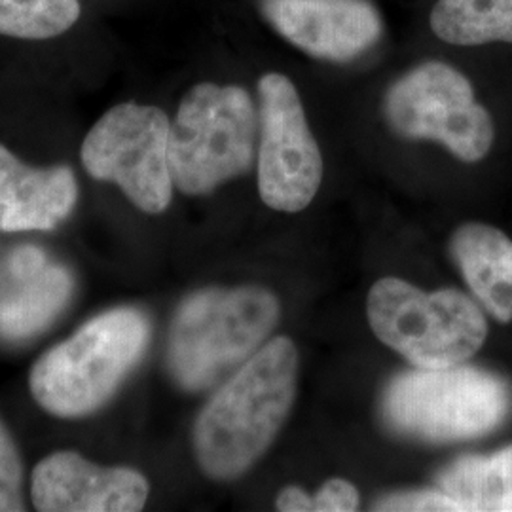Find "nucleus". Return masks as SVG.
<instances>
[{
    "mask_svg": "<svg viewBox=\"0 0 512 512\" xmlns=\"http://www.w3.org/2000/svg\"><path fill=\"white\" fill-rule=\"evenodd\" d=\"M298 384V351L277 336L256 349L205 404L194 425V452L217 480L243 475L289 418Z\"/></svg>",
    "mask_w": 512,
    "mask_h": 512,
    "instance_id": "f257e3e1",
    "label": "nucleus"
},
{
    "mask_svg": "<svg viewBox=\"0 0 512 512\" xmlns=\"http://www.w3.org/2000/svg\"><path fill=\"white\" fill-rule=\"evenodd\" d=\"M143 311H105L46 351L29 378L31 393L57 418H82L109 401L147 349Z\"/></svg>",
    "mask_w": 512,
    "mask_h": 512,
    "instance_id": "f03ea898",
    "label": "nucleus"
},
{
    "mask_svg": "<svg viewBox=\"0 0 512 512\" xmlns=\"http://www.w3.org/2000/svg\"><path fill=\"white\" fill-rule=\"evenodd\" d=\"M279 319V302L262 287L203 289L173 317L167 366L186 391H202L243 365Z\"/></svg>",
    "mask_w": 512,
    "mask_h": 512,
    "instance_id": "7ed1b4c3",
    "label": "nucleus"
},
{
    "mask_svg": "<svg viewBox=\"0 0 512 512\" xmlns=\"http://www.w3.org/2000/svg\"><path fill=\"white\" fill-rule=\"evenodd\" d=\"M258 110L236 84L202 82L184 95L169 129L173 184L203 196L245 175L255 160Z\"/></svg>",
    "mask_w": 512,
    "mask_h": 512,
    "instance_id": "20e7f679",
    "label": "nucleus"
},
{
    "mask_svg": "<svg viewBox=\"0 0 512 512\" xmlns=\"http://www.w3.org/2000/svg\"><path fill=\"white\" fill-rule=\"evenodd\" d=\"M509 385L475 366L418 368L387 387L384 416L408 437L452 442L482 437L499 427L509 410Z\"/></svg>",
    "mask_w": 512,
    "mask_h": 512,
    "instance_id": "39448f33",
    "label": "nucleus"
},
{
    "mask_svg": "<svg viewBox=\"0 0 512 512\" xmlns=\"http://www.w3.org/2000/svg\"><path fill=\"white\" fill-rule=\"evenodd\" d=\"M366 313L385 346L418 368L461 365L488 336L486 317L467 294L452 289L423 293L397 277L374 283Z\"/></svg>",
    "mask_w": 512,
    "mask_h": 512,
    "instance_id": "423d86ee",
    "label": "nucleus"
},
{
    "mask_svg": "<svg viewBox=\"0 0 512 512\" xmlns=\"http://www.w3.org/2000/svg\"><path fill=\"white\" fill-rule=\"evenodd\" d=\"M389 126L404 139L437 141L458 160L480 162L494 145V120L475 99L471 82L442 61H427L385 95Z\"/></svg>",
    "mask_w": 512,
    "mask_h": 512,
    "instance_id": "0eeeda50",
    "label": "nucleus"
},
{
    "mask_svg": "<svg viewBox=\"0 0 512 512\" xmlns=\"http://www.w3.org/2000/svg\"><path fill=\"white\" fill-rule=\"evenodd\" d=\"M169 129L164 110L120 103L93 126L80 150L82 165L97 181L118 184L141 211L164 213L173 198Z\"/></svg>",
    "mask_w": 512,
    "mask_h": 512,
    "instance_id": "6e6552de",
    "label": "nucleus"
},
{
    "mask_svg": "<svg viewBox=\"0 0 512 512\" xmlns=\"http://www.w3.org/2000/svg\"><path fill=\"white\" fill-rule=\"evenodd\" d=\"M258 194L281 213H300L323 181V156L300 95L285 74L258 80Z\"/></svg>",
    "mask_w": 512,
    "mask_h": 512,
    "instance_id": "1a4fd4ad",
    "label": "nucleus"
},
{
    "mask_svg": "<svg viewBox=\"0 0 512 512\" xmlns=\"http://www.w3.org/2000/svg\"><path fill=\"white\" fill-rule=\"evenodd\" d=\"M262 14L298 50L336 63L365 54L384 33L366 0H264Z\"/></svg>",
    "mask_w": 512,
    "mask_h": 512,
    "instance_id": "9d476101",
    "label": "nucleus"
},
{
    "mask_svg": "<svg viewBox=\"0 0 512 512\" xmlns=\"http://www.w3.org/2000/svg\"><path fill=\"white\" fill-rule=\"evenodd\" d=\"M147 478L128 467H99L76 452H55L31 476L40 512H135L147 503Z\"/></svg>",
    "mask_w": 512,
    "mask_h": 512,
    "instance_id": "9b49d317",
    "label": "nucleus"
},
{
    "mask_svg": "<svg viewBox=\"0 0 512 512\" xmlns=\"http://www.w3.org/2000/svg\"><path fill=\"white\" fill-rule=\"evenodd\" d=\"M78 186L69 165L33 167L0 145V230L46 232L73 213Z\"/></svg>",
    "mask_w": 512,
    "mask_h": 512,
    "instance_id": "f8f14e48",
    "label": "nucleus"
},
{
    "mask_svg": "<svg viewBox=\"0 0 512 512\" xmlns=\"http://www.w3.org/2000/svg\"><path fill=\"white\" fill-rule=\"evenodd\" d=\"M452 255L476 300L497 321H512V241L488 224H463L452 238Z\"/></svg>",
    "mask_w": 512,
    "mask_h": 512,
    "instance_id": "ddd939ff",
    "label": "nucleus"
},
{
    "mask_svg": "<svg viewBox=\"0 0 512 512\" xmlns=\"http://www.w3.org/2000/svg\"><path fill=\"white\" fill-rule=\"evenodd\" d=\"M439 486L461 511L512 512V446L454 461L440 473Z\"/></svg>",
    "mask_w": 512,
    "mask_h": 512,
    "instance_id": "4468645a",
    "label": "nucleus"
},
{
    "mask_svg": "<svg viewBox=\"0 0 512 512\" xmlns=\"http://www.w3.org/2000/svg\"><path fill=\"white\" fill-rule=\"evenodd\" d=\"M429 23L440 40L456 46L512 44V0H437Z\"/></svg>",
    "mask_w": 512,
    "mask_h": 512,
    "instance_id": "2eb2a0df",
    "label": "nucleus"
},
{
    "mask_svg": "<svg viewBox=\"0 0 512 512\" xmlns=\"http://www.w3.org/2000/svg\"><path fill=\"white\" fill-rule=\"evenodd\" d=\"M25 281L27 287L12 302L0 306V332L10 338L42 329L73 291V279L63 268H44Z\"/></svg>",
    "mask_w": 512,
    "mask_h": 512,
    "instance_id": "dca6fc26",
    "label": "nucleus"
},
{
    "mask_svg": "<svg viewBox=\"0 0 512 512\" xmlns=\"http://www.w3.org/2000/svg\"><path fill=\"white\" fill-rule=\"evenodd\" d=\"M82 14L78 0H0V37L50 40L71 31Z\"/></svg>",
    "mask_w": 512,
    "mask_h": 512,
    "instance_id": "f3484780",
    "label": "nucleus"
},
{
    "mask_svg": "<svg viewBox=\"0 0 512 512\" xmlns=\"http://www.w3.org/2000/svg\"><path fill=\"white\" fill-rule=\"evenodd\" d=\"M25 511L23 463L10 431L0 420V512Z\"/></svg>",
    "mask_w": 512,
    "mask_h": 512,
    "instance_id": "a211bd4d",
    "label": "nucleus"
},
{
    "mask_svg": "<svg viewBox=\"0 0 512 512\" xmlns=\"http://www.w3.org/2000/svg\"><path fill=\"white\" fill-rule=\"evenodd\" d=\"M374 511L435 512L461 511L458 501L442 490H423L406 494L387 495L374 505Z\"/></svg>",
    "mask_w": 512,
    "mask_h": 512,
    "instance_id": "6ab92c4d",
    "label": "nucleus"
},
{
    "mask_svg": "<svg viewBox=\"0 0 512 512\" xmlns=\"http://www.w3.org/2000/svg\"><path fill=\"white\" fill-rule=\"evenodd\" d=\"M359 509V492L344 478H330L313 497L315 512H351Z\"/></svg>",
    "mask_w": 512,
    "mask_h": 512,
    "instance_id": "aec40b11",
    "label": "nucleus"
},
{
    "mask_svg": "<svg viewBox=\"0 0 512 512\" xmlns=\"http://www.w3.org/2000/svg\"><path fill=\"white\" fill-rule=\"evenodd\" d=\"M10 268L19 279H29L44 270V255L35 247H23L12 255Z\"/></svg>",
    "mask_w": 512,
    "mask_h": 512,
    "instance_id": "412c9836",
    "label": "nucleus"
},
{
    "mask_svg": "<svg viewBox=\"0 0 512 512\" xmlns=\"http://www.w3.org/2000/svg\"><path fill=\"white\" fill-rule=\"evenodd\" d=\"M275 507L281 512H310L313 511V497L306 494L304 490L291 486L277 495Z\"/></svg>",
    "mask_w": 512,
    "mask_h": 512,
    "instance_id": "4be33fe9",
    "label": "nucleus"
}]
</instances>
